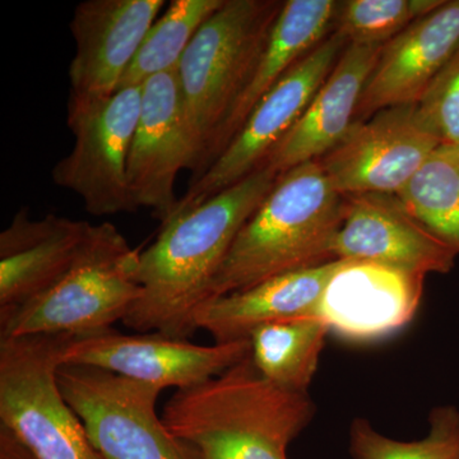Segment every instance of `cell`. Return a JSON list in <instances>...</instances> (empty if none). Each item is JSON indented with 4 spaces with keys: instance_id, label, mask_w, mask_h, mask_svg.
Returning a JSON list of instances; mask_svg holds the SVG:
<instances>
[{
    "instance_id": "obj_20",
    "label": "cell",
    "mask_w": 459,
    "mask_h": 459,
    "mask_svg": "<svg viewBox=\"0 0 459 459\" xmlns=\"http://www.w3.org/2000/svg\"><path fill=\"white\" fill-rule=\"evenodd\" d=\"M338 4L340 2L334 0L285 2L247 89L214 141L207 170L243 128L256 104L280 82L281 78L292 66L298 65L333 32Z\"/></svg>"
},
{
    "instance_id": "obj_17",
    "label": "cell",
    "mask_w": 459,
    "mask_h": 459,
    "mask_svg": "<svg viewBox=\"0 0 459 459\" xmlns=\"http://www.w3.org/2000/svg\"><path fill=\"white\" fill-rule=\"evenodd\" d=\"M382 47L347 44L303 117L274 148L262 168L277 175L318 161L331 152L355 123L359 102Z\"/></svg>"
},
{
    "instance_id": "obj_4",
    "label": "cell",
    "mask_w": 459,
    "mask_h": 459,
    "mask_svg": "<svg viewBox=\"0 0 459 459\" xmlns=\"http://www.w3.org/2000/svg\"><path fill=\"white\" fill-rule=\"evenodd\" d=\"M285 2L225 0L178 65L184 120L195 146L190 183L207 170L217 135L243 95Z\"/></svg>"
},
{
    "instance_id": "obj_23",
    "label": "cell",
    "mask_w": 459,
    "mask_h": 459,
    "mask_svg": "<svg viewBox=\"0 0 459 459\" xmlns=\"http://www.w3.org/2000/svg\"><path fill=\"white\" fill-rule=\"evenodd\" d=\"M397 197L459 255V148L437 147Z\"/></svg>"
},
{
    "instance_id": "obj_18",
    "label": "cell",
    "mask_w": 459,
    "mask_h": 459,
    "mask_svg": "<svg viewBox=\"0 0 459 459\" xmlns=\"http://www.w3.org/2000/svg\"><path fill=\"white\" fill-rule=\"evenodd\" d=\"M91 223L21 208L0 234V313L44 294L68 270Z\"/></svg>"
},
{
    "instance_id": "obj_14",
    "label": "cell",
    "mask_w": 459,
    "mask_h": 459,
    "mask_svg": "<svg viewBox=\"0 0 459 459\" xmlns=\"http://www.w3.org/2000/svg\"><path fill=\"white\" fill-rule=\"evenodd\" d=\"M334 259L369 262L409 273L446 274L458 253L410 212L397 195H344Z\"/></svg>"
},
{
    "instance_id": "obj_24",
    "label": "cell",
    "mask_w": 459,
    "mask_h": 459,
    "mask_svg": "<svg viewBox=\"0 0 459 459\" xmlns=\"http://www.w3.org/2000/svg\"><path fill=\"white\" fill-rule=\"evenodd\" d=\"M350 455L352 459H459V409L434 407L427 437L413 442L392 439L369 420L356 418L350 427Z\"/></svg>"
},
{
    "instance_id": "obj_15",
    "label": "cell",
    "mask_w": 459,
    "mask_h": 459,
    "mask_svg": "<svg viewBox=\"0 0 459 459\" xmlns=\"http://www.w3.org/2000/svg\"><path fill=\"white\" fill-rule=\"evenodd\" d=\"M165 0H86L69 29L75 53L69 98L107 99L119 89Z\"/></svg>"
},
{
    "instance_id": "obj_11",
    "label": "cell",
    "mask_w": 459,
    "mask_h": 459,
    "mask_svg": "<svg viewBox=\"0 0 459 459\" xmlns=\"http://www.w3.org/2000/svg\"><path fill=\"white\" fill-rule=\"evenodd\" d=\"M439 146L416 105H403L353 123L318 161L341 195H398Z\"/></svg>"
},
{
    "instance_id": "obj_26",
    "label": "cell",
    "mask_w": 459,
    "mask_h": 459,
    "mask_svg": "<svg viewBox=\"0 0 459 459\" xmlns=\"http://www.w3.org/2000/svg\"><path fill=\"white\" fill-rule=\"evenodd\" d=\"M416 108L440 146L459 148V45Z\"/></svg>"
},
{
    "instance_id": "obj_22",
    "label": "cell",
    "mask_w": 459,
    "mask_h": 459,
    "mask_svg": "<svg viewBox=\"0 0 459 459\" xmlns=\"http://www.w3.org/2000/svg\"><path fill=\"white\" fill-rule=\"evenodd\" d=\"M223 3L225 0H172L164 16L147 32L117 90L142 86L157 74L177 71L190 42Z\"/></svg>"
},
{
    "instance_id": "obj_16",
    "label": "cell",
    "mask_w": 459,
    "mask_h": 459,
    "mask_svg": "<svg viewBox=\"0 0 459 459\" xmlns=\"http://www.w3.org/2000/svg\"><path fill=\"white\" fill-rule=\"evenodd\" d=\"M458 45L459 0H446L442 7L383 45L355 122L385 108L418 105Z\"/></svg>"
},
{
    "instance_id": "obj_12",
    "label": "cell",
    "mask_w": 459,
    "mask_h": 459,
    "mask_svg": "<svg viewBox=\"0 0 459 459\" xmlns=\"http://www.w3.org/2000/svg\"><path fill=\"white\" fill-rule=\"evenodd\" d=\"M195 162L178 69L157 74L142 84L140 120L126 166L129 192L138 210L147 208L161 225L169 221L179 207L178 175L193 171Z\"/></svg>"
},
{
    "instance_id": "obj_7",
    "label": "cell",
    "mask_w": 459,
    "mask_h": 459,
    "mask_svg": "<svg viewBox=\"0 0 459 459\" xmlns=\"http://www.w3.org/2000/svg\"><path fill=\"white\" fill-rule=\"evenodd\" d=\"M142 86L117 90L107 99L68 100L71 152L51 171L54 183L82 199L92 216L138 211L129 192L126 166L140 120Z\"/></svg>"
},
{
    "instance_id": "obj_5",
    "label": "cell",
    "mask_w": 459,
    "mask_h": 459,
    "mask_svg": "<svg viewBox=\"0 0 459 459\" xmlns=\"http://www.w3.org/2000/svg\"><path fill=\"white\" fill-rule=\"evenodd\" d=\"M140 252L113 223L91 225L74 262L49 290L0 313V337L93 333L123 322L140 300Z\"/></svg>"
},
{
    "instance_id": "obj_9",
    "label": "cell",
    "mask_w": 459,
    "mask_h": 459,
    "mask_svg": "<svg viewBox=\"0 0 459 459\" xmlns=\"http://www.w3.org/2000/svg\"><path fill=\"white\" fill-rule=\"evenodd\" d=\"M347 44L342 36L332 32L292 66L253 108L219 159L197 181L189 184L177 211L195 207L259 170L303 117Z\"/></svg>"
},
{
    "instance_id": "obj_10",
    "label": "cell",
    "mask_w": 459,
    "mask_h": 459,
    "mask_svg": "<svg viewBox=\"0 0 459 459\" xmlns=\"http://www.w3.org/2000/svg\"><path fill=\"white\" fill-rule=\"evenodd\" d=\"M250 355V341L199 346L160 333L124 334L113 328L69 336L62 365H86L157 388H190Z\"/></svg>"
},
{
    "instance_id": "obj_27",
    "label": "cell",
    "mask_w": 459,
    "mask_h": 459,
    "mask_svg": "<svg viewBox=\"0 0 459 459\" xmlns=\"http://www.w3.org/2000/svg\"><path fill=\"white\" fill-rule=\"evenodd\" d=\"M0 459H38L20 439L0 425Z\"/></svg>"
},
{
    "instance_id": "obj_1",
    "label": "cell",
    "mask_w": 459,
    "mask_h": 459,
    "mask_svg": "<svg viewBox=\"0 0 459 459\" xmlns=\"http://www.w3.org/2000/svg\"><path fill=\"white\" fill-rule=\"evenodd\" d=\"M277 177L261 168L214 197L172 214L155 243L140 252L135 277L142 296L123 325L138 333L189 341L198 331L195 312L210 299L238 231Z\"/></svg>"
},
{
    "instance_id": "obj_13",
    "label": "cell",
    "mask_w": 459,
    "mask_h": 459,
    "mask_svg": "<svg viewBox=\"0 0 459 459\" xmlns=\"http://www.w3.org/2000/svg\"><path fill=\"white\" fill-rule=\"evenodd\" d=\"M341 261L316 309L329 334L347 342H377L412 322L427 277L376 263Z\"/></svg>"
},
{
    "instance_id": "obj_21",
    "label": "cell",
    "mask_w": 459,
    "mask_h": 459,
    "mask_svg": "<svg viewBox=\"0 0 459 459\" xmlns=\"http://www.w3.org/2000/svg\"><path fill=\"white\" fill-rule=\"evenodd\" d=\"M328 334L327 325L318 316L270 323L250 336V358L274 385L307 392Z\"/></svg>"
},
{
    "instance_id": "obj_2",
    "label": "cell",
    "mask_w": 459,
    "mask_h": 459,
    "mask_svg": "<svg viewBox=\"0 0 459 459\" xmlns=\"http://www.w3.org/2000/svg\"><path fill=\"white\" fill-rule=\"evenodd\" d=\"M309 392L274 385L250 355L212 379L180 389L161 419L197 459H287L316 418Z\"/></svg>"
},
{
    "instance_id": "obj_25",
    "label": "cell",
    "mask_w": 459,
    "mask_h": 459,
    "mask_svg": "<svg viewBox=\"0 0 459 459\" xmlns=\"http://www.w3.org/2000/svg\"><path fill=\"white\" fill-rule=\"evenodd\" d=\"M446 0H349L340 2L333 32L349 44L383 47Z\"/></svg>"
},
{
    "instance_id": "obj_8",
    "label": "cell",
    "mask_w": 459,
    "mask_h": 459,
    "mask_svg": "<svg viewBox=\"0 0 459 459\" xmlns=\"http://www.w3.org/2000/svg\"><path fill=\"white\" fill-rule=\"evenodd\" d=\"M56 377L105 459H197L157 415L162 389L86 365H60Z\"/></svg>"
},
{
    "instance_id": "obj_19",
    "label": "cell",
    "mask_w": 459,
    "mask_h": 459,
    "mask_svg": "<svg viewBox=\"0 0 459 459\" xmlns=\"http://www.w3.org/2000/svg\"><path fill=\"white\" fill-rule=\"evenodd\" d=\"M341 259L281 274L243 291L219 296L195 312L197 329L214 343L249 340L256 328L281 320L316 316L320 298Z\"/></svg>"
},
{
    "instance_id": "obj_3",
    "label": "cell",
    "mask_w": 459,
    "mask_h": 459,
    "mask_svg": "<svg viewBox=\"0 0 459 459\" xmlns=\"http://www.w3.org/2000/svg\"><path fill=\"white\" fill-rule=\"evenodd\" d=\"M344 195L319 161L277 177L273 188L238 231L210 299L336 261L333 246L343 222Z\"/></svg>"
},
{
    "instance_id": "obj_6",
    "label": "cell",
    "mask_w": 459,
    "mask_h": 459,
    "mask_svg": "<svg viewBox=\"0 0 459 459\" xmlns=\"http://www.w3.org/2000/svg\"><path fill=\"white\" fill-rule=\"evenodd\" d=\"M69 336L0 337V425L38 459H105L57 385Z\"/></svg>"
}]
</instances>
